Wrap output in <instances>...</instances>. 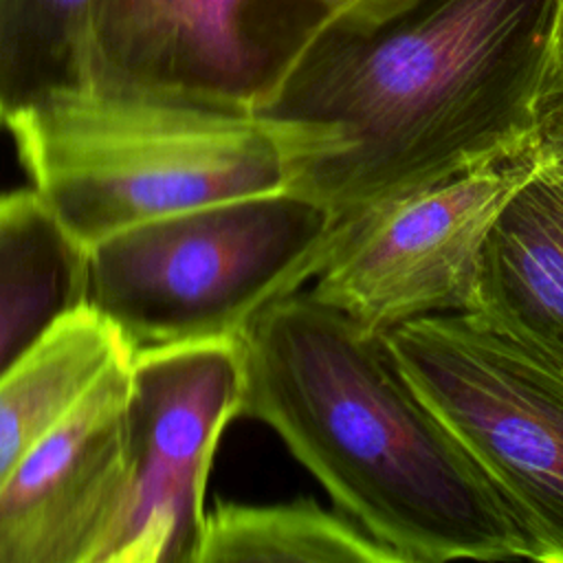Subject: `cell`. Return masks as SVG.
<instances>
[{
	"mask_svg": "<svg viewBox=\"0 0 563 563\" xmlns=\"http://www.w3.org/2000/svg\"><path fill=\"white\" fill-rule=\"evenodd\" d=\"M336 7V20L345 22H372L380 20L409 0H332Z\"/></svg>",
	"mask_w": 563,
	"mask_h": 563,
	"instance_id": "obj_16",
	"label": "cell"
},
{
	"mask_svg": "<svg viewBox=\"0 0 563 563\" xmlns=\"http://www.w3.org/2000/svg\"><path fill=\"white\" fill-rule=\"evenodd\" d=\"M332 20V0H92L90 84L257 112Z\"/></svg>",
	"mask_w": 563,
	"mask_h": 563,
	"instance_id": "obj_7",
	"label": "cell"
},
{
	"mask_svg": "<svg viewBox=\"0 0 563 563\" xmlns=\"http://www.w3.org/2000/svg\"><path fill=\"white\" fill-rule=\"evenodd\" d=\"M86 249L35 189L0 196V380L84 308Z\"/></svg>",
	"mask_w": 563,
	"mask_h": 563,
	"instance_id": "obj_11",
	"label": "cell"
},
{
	"mask_svg": "<svg viewBox=\"0 0 563 563\" xmlns=\"http://www.w3.org/2000/svg\"><path fill=\"white\" fill-rule=\"evenodd\" d=\"M242 407L238 339L132 354L125 400L130 486L99 563H198L205 486L227 422Z\"/></svg>",
	"mask_w": 563,
	"mask_h": 563,
	"instance_id": "obj_8",
	"label": "cell"
},
{
	"mask_svg": "<svg viewBox=\"0 0 563 563\" xmlns=\"http://www.w3.org/2000/svg\"><path fill=\"white\" fill-rule=\"evenodd\" d=\"M123 354L121 336L79 308L0 380V490L37 442Z\"/></svg>",
	"mask_w": 563,
	"mask_h": 563,
	"instance_id": "obj_12",
	"label": "cell"
},
{
	"mask_svg": "<svg viewBox=\"0 0 563 563\" xmlns=\"http://www.w3.org/2000/svg\"><path fill=\"white\" fill-rule=\"evenodd\" d=\"M398 563L343 512L314 499L251 506L218 504L207 512L198 563Z\"/></svg>",
	"mask_w": 563,
	"mask_h": 563,
	"instance_id": "obj_13",
	"label": "cell"
},
{
	"mask_svg": "<svg viewBox=\"0 0 563 563\" xmlns=\"http://www.w3.org/2000/svg\"><path fill=\"white\" fill-rule=\"evenodd\" d=\"M563 0H409L332 20L257 114L290 141L288 189L334 220L530 152Z\"/></svg>",
	"mask_w": 563,
	"mask_h": 563,
	"instance_id": "obj_1",
	"label": "cell"
},
{
	"mask_svg": "<svg viewBox=\"0 0 563 563\" xmlns=\"http://www.w3.org/2000/svg\"><path fill=\"white\" fill-rule=\"evenodd\" d=\"M385 341L526 526L539 561L563 563V367L479 312L411 319Z\"/></svg>",
	"mask_w": 563,
	"mask_h": 563,
	"instance_id": "obj_5",
	"label": "cell"
},
{
	"mask_svg": "<svg viewBox=\"0 0 563 563\" xmlns=\"http://www.w3.org/2000/svg\"><path fill=\"white\" fill-rule=\"evenodd\" d=\"M9 132L33 189L84 249L161 216L288 187L284 139L251 110L90 88L42 103Z\"/></svg>",
	"mask_w": 563,
	"mask_h": 563,
	"instance_id": "obj_3",
	"label": "cell"
},
{
	"mask_svg": "<svg viewBox=\"0 0 563 563\" xmlns=\"http://www.w3.org/2000/svg\"><path fill=\"white\" fill-rule=\"evenodd\" d=\"M563 367V176L534 172L484 246L477 306Z\"/></svg>",
	"mask_w": 563,
	"mask_h": 563,
	"instance_id": "obj_10",
	"label": "cell"
},
{
	"mask_svg": "<svg viewBox=\"0 0 563 563\" xmlns=\"http://www.w3.org/2000/svg\"><path fill=\"white\" fill-rule=\"evenodd\" d=\"M550 77L563 79V2H561V13H559V26H556V40H554V62H552Z\"/></svg>",
	"mask_w": 563,
	"mask_h": 563,
	"instance_id": "obj_17",
	"label": "cell"
},
{
	"mask_svg": "<svg viewBox=\"0 0 563 563\" xmlns=\"http://www.w3.org/2000/svg\"><path fill=\"white\" fill-rule=\"evenodd\" d=\"M537 169L526 152L336 218L308 292L376 332L473 312L490 229Z\"/></svg>",
	"mask_w": 563,
	"mask_h": 563,
	"instance_id": "obj_6",
	"label": "cell"
},
{
	"mask_svg": "<svg viewBox=\"0 0 563 563\" xmlns=\"http://www.w3.org/2000/svg\"><path fill=\"white\" fill-rule=\"evenodd\" d=\"M530 152L539 172L563 176V79L550 77L541 92Z\"/></svg>",
	"mask_w": 563,
	"mask_h": 563,
	"instance_id": "obj_15",
	"label": "cell"
},
{
	"mask_svg": "<svg viewBox=\"0 0 563 563\" xmlns=\"http://www.w3.org/2000/svg\"><path fill=\"white\" fill-rule=\"evenodd\" d=\"M238 343L240 416L268 424L398 563L539 561L526 526L411 389L385 332L297 290Z\"/></svg>",
	"mask_w": 563,
	"mask_h": 563,
	"instance_id": "obj_2",
	"label": "cell"
},
{
	"mask_svg": "<svg viewBox=\"0 0 563 563\" xmlns=\"http://www.w3.org/2000/svg\"><path fill=\"white\" fill-rule=\"evenodd\" d=\"M92 0H0V128L90 90Z\"/></svg>",
	"mask_w": 563,
	"mask_h": 563,
	"instance_id": "obj_14",
	"label": "cell"
},
{
	"mask_svg": "<svg viewBox=\"0 0 563 563\" xmlns=\"http://www.w3.org/2000/svg\"><path fill=\"white\" fill-rule=\"evenodd\" d=\"M334 216L288 187L161 216L86 249L84 308L130 354L238 339L323 262Z\"/></svg>",
	"mask_w": 563,
	"mask_h": 563,
	"instance_id": "obj_4",
	"label": "cell"
},
{
	"mask_svg": "<svg viewBox=\"0 0 563 563\" xmlns=\"http://www.w3.org/2000/svg\"><path fill=\"white\" fill-rule=\"evenodd\" d=\"M130 358H117L0 490V563H99L128 504Z\"/></svg>",
	"mask_w": 563,
	"mask_h": 563,
	"instance_id": "obj_9",
	"label": "cell"
}]
</instances>
